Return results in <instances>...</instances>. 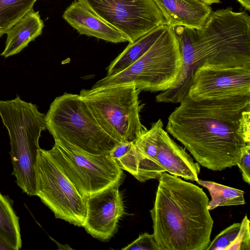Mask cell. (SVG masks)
<instances>
[{
  "label": "cell",
  "mask_w": 250,
  "mask_h": 250,
  "mask_svg": "<svg viewBox=\"0 0 250 250\" xmlns=\"http://www.w3.org/2000/svg\"><path fill=\"white\" fill-rule=\"evenodd\" d=\"M180 104L168 118L167 133L205 168L236 166L250 146V95L199 101L186 96Z\"/></svg>",
  "instance_id": "6da1fadb"
},
{
  "label": "cell",
  "mask_w": 250,
  "mask_h": 250,
  "mask_svg": "<svg viewBox=\"0 0 250 250\" xmlns=\"http://www.w3.org/2000/svg\"><path fill=\"white\" fill-rule=\"evenodd\" d=\"M182 56L179 77L156 97L158 103L177 104L187 95L196 67L250 66V16L231 7L212 11L200 29L174 27Z\"/></svg>",
  "instance_id": "7a4b0ae2"
},
{
  "label": "cell",
  "mask_w": 250,
  "mask_h": 250,
  "mask_svg": "<svg viewBox=\"0 0 250 250\" xmlns=\"http://www.w3.org/2000/svg\"><path fill=\"white\" fill-rule=\"evenodd\" d=\"M150 210L152 234L160 250H206L213 221L208 198L198 186L161 173Z\"/></svg>",
  "instance_id": "3957f363"
},
{
  "label": "cell",
  "mask_w": 250,
  "mask_h": 250,
  "mask_svg": "<svg viewBox=\"0 0 250 250\" xmlns=\"http://www.w3.org/2000/svg\"><path fill=\"white\" fill-rule=\"evenodd\" d=\"M44 115L36 104L22 100H0V116L7 129L13 170L12 174L23 192L36 195L35 166L41 149L39 139L46 129Z\"/></svg>",
  "instance_id": "277c9868"
},
{
  "label": "cell",
  "mask_w": 250,
  "mask_h": 250,
  "mask_svg": "<svg viewBox=\"0 0 250 250\" xmlns=\"http://www.w3.org/2000/svg\"><path fill=\"white\" fill-rule=\"evenodd\" d=\"M182 67V56L174 27L167 24L140 58L122 71L98 81L91 88L134 85L141 91L161 92L174 84Z\"/></svg>",
  "instance_id": "5b68a950"
},
{
  "label": "cell",
  "mask_w": 250,
  "mask_h": 250,
  "mask_svg": "<svg viewBox=\"0 0 250 250\" xmlns=\"http://www.w3.org/2000/svg\"><path fill=\"white\" fill-rule=\"evenodd\" d=\"M44 119L54 140H64L90 153L108 155L120 143L103 129L78 94L65 93L56 97Z\"/></svg>",
  "instance_id": "8992f818"
},
{
  "label": "cell",
  "mask_w": 250,
  "mask_h": 250,
  "mask_svg": "<svg viewBox=\"0 0 250 250\" xmlns=\"http://www.w3.org/2000/svg\"><path fill=\"white\" fill-rule=\"evenodd\" d=\"M141 91L125 85L83 89L79 95L106 133L120 142H133L147 129L140 116Z\"/></svg>",
  "instance_id": "52a82bcc"
},
{
  "label": "cell",
  "mask_w": 250,
  "mask_h": 250,
  "mask_svg": "<svg viewBox=\"0 0 250 250\" xmlns=\"http://www.w3.org/2000/svg\"><path fill=\"white\" fill-rule=\"evenodd\" d=\"M54 141L48 153L84 199L123 182L124 172L108 155L90 153L64 140Z\"/></svg>",
  "instance_id": "ba28073f"
},
{
  "label": "cell",
  "mask_w": 250,
  "mask_h": 250,
  "mask_svg": "<svg viewBox=\"0 0 250 250\" xmlns=\"http://www.w3.org/2000/svg\"><path fill=\"white\" fill-rule=\"evenodd\" d=\"M35 172L36 196L56 218L83 227L86 216L85 199L47 150H39Z\"/></svg>",
  "instance_id": "9c48e42d"
},
{
  "label": "cell",
  "mask_w": 250,
  "mask_h": 250,
  "mask_svg": "<svg viewBox=\"0 0 250 250\" xmlns=\"http://www.w3.org/2000/svg\"><path fill=\"white\" fill-rule=\"evenodd\" d=\"M133 42L167 24L153 0H78Z\"/></svg>",
  "instance_id": "30bf717a"
},
{
  "label": "cell",
  "mask_w": 250,
  "mask_h": 250,
  "mask_svg": "<svg viewBox=\"0 0 250 250\" xmlns=\"http://www.w3.org/2000/svg\"><path fill=\"white\" fill-rule=\"evenodd\" d=\"M133 143L144 156L160 165L166 172L185 180H198L200 165L170 137L161 119L153 123Z\"/></svg>",
  "instance_id": "8fae6325"
},
{
  "label": "cell",
  "mask_w": 250,
  "mask_h": 250,
  "mask_svg": "<svg viewBox=\"0 0 250 250\" xmlns=\"http://www.w3.org/2000/svg\"><path fill=\"white\" fill-rule=\"evenodd\" d=\"M250 95V66L220 67L203 63L194 72L187 95L195 101Z\"/></svg>",
  "instance_id": "7c38bea8"
},
{
  "label": "cell",
  "mask_w": 250,
  "mask_h": 250,
  "mask_svg": "<svg viewBox=\"0 0 250 250\" xmlns=\"http://www.w3.org/2000/svg\"><path fill=\"white\" fill-rule=\"evenodd\" d=\"M119 187L112 186L85 199L86 232L102 241H108L117 231L118 223L125 214L123 196Z\"/></svg>",
  "instance_id": "4fadbf2b"
},
{
  "label": "cell",
  "mask_w": 250,
  "mask_h": 250,
  "mask_svg": "<svg viewBox=\"0 0 250 250\" xmlns=\"http://www.w3.org/2000/svg\"><path fill=\"white\" fill-rule=\"evenodd\" d=\"M63 19L80 35L94 37L106 42L120 43L128 38L94 14L79 0H74L64 11Z\"/></svg>",
  "instance_id": "5bb4252c"
},
{
  "label": "cell",
  "mask_w": 250,
  "mask_h": 250,
  "mask_svg": "<svg viewBox=\"0 0 250 250\" xmlns=\"http://www.w3.org/2000/svg\"><path fill=\"white\" fill-rule=\"evenodd\" d=\"M167 24L200 29L212 11L201 0H153Z\"/></svg>",
  "instance_id": "9a60e30c"
},
{
  "label": "cell",
  "mask_w": 250,
  "mask_h": 250,
  "mask_svg": "<svg viewBox=\"0 0 250 250\" xmlns=\"http://www.w3.org/2000/svg\"><path fill=\"white\" fill-rule=\"evenodd\" d=\"M43 27L39 12L31 10L7 31L5 47L0 55L7 58L18 54L41 35Z\"/></svg>",
  "instance_id": "2e32d148"
},
{
  "label": "cell",
  "mask_w": 250,
  "mask_h": 250,
  "mask_svg": "<svg viewBox=\"0 0 250 250\" xmlns=\"http://www.w3.org/2000/svg\"><path fill=\"white\" fill-rule=\"evenodd\" d=\"M167 25V24L161 25L133 42H129L107 67L106 76L113 75L122 71L140 58L154 44Z\"/></svg>",
  "instance_id": "e0dca14e"
},
{
  "label": "cell",
  "mask_w": 250,
  "mask_h": 250,
  "mask_svg": "<svg viewBox=\"0 0 250 250\" xmlns=\"http://www.w3.org/2000/svg\"><path fill=\"white\" fill-rule=\"evenodd\" d=\"M115 161L121 169L129 172L141 182L158 179L162 173L166 172L160 165L140 152L133 142L127 152Z\"/></svg>",
  "instance_id": "ac0fdd59"
},
{
  "label": "cell",
  "mask_w": 250,
  "mask_h": 250,
  "mask_svg": "<svg viewBox=\"0 0 250 250\" xmlns=\"http://www.w3.org/2000/svg\"><path fill=\"white\" fill-rule=\"evenodd\" d=\"M206 250H250V220L248 216L241 223H235L219 233Z\"/></svg>",
  "instance_id": "d6986e66"
},
{
  "label": "cell",
  "mask_w": 250,
  "mask_h": 250,
  "mask_svg": "<svg viewBox=\"0 0 250 250\" xmlns=\"http://www.w3.org/2000/svg\"><path fill=\"white\" fill-rule=\"evenodd\" d=\"M0 236L13 248L19 250L22 242L19 218L8 199L0 193Z\"/></svg>",
  "instance_id": "ffe728a7"
},
{
  "label": "cell",
  "mask_w": 250,
  "mask_h": 250,
  "mask_svg": "<svg viewBox=\"0 0 250 250\" xmlns=\"http://www.w3.org/2000/svg\"><path fill=\"white\" fill-rule=\"evenodd\" d=\"M197 183L208 191L211 200L208 202L209 210L218 207L243 205L246 203L244 191L214 182L198 179Z\"/></svg>",
  "instance_id": "44dd1931"
},
{
  "label": "cell",
  "mask_w": 250,
  "mask_h": 250,
  "mask_svg": "<svg viewBox=\"0 0 250 250\" xmlns=\"http://www.w3.org/2000/svg\"><path fill=\"white\" fill-rule=\"evenodd\" d=\"M37 0H0V38L26 13Z\"/></svg>",
  "instance_id": "7402d4cb"
},
{
  "label": "cell",
  "mask_w": 250,
  "mask_h": 250,
  "mask_svg": "<svg viewBox=\"0 0 250 250\" xmlns=\"http://www.w3.org/2000/svg\"><path fill=\"white\" fill-rule=\"evenodd\" d=\"M124 250H160L152 234L144 233L131 243L122 249Z\"/></svg>",
  "instance_id": "603a6c76"
},
{
  "label": "cell",
  "mask_w": 250,
  "mask_h": 250,
  "mask_svg": "<svg viewBox=\"0 0 250 250\" xmlns=\"http://www.w3.org/2000/svg\"><path fill=\"white\" fill-rule=\"evenodd\" d=\"M241 172L243 180L250 184V146H248L237 165Z\"/></svg>",
  "instance_id": "cb8c5ba5"
},
{
  "label": "cell",
  "mask_w": 250,
  "mask_h": 250,
  "mask_svg": "<svg viewBox=\"0 0 250 250\" xmlns=\"http://www.w3.org/2000/svg\"><path fill=\"white\" fill-rule=\"evenodd\" d=\"M132 145L131 142H120L110 151L108 155L114 160L119 158L127 152Z\"/></svg>",
  "instance_id": "d4e9b609"
},
{
  "label": "cell",
  "mask_w": 250,
  "mask_h": 250,
  "mask_svg": "<svg viewBox=\"0 0 250 250\" xmlns=\"http://www.w3.org/2000/svg\"><path fill=\"white\" fill-rule=\"evenodd\" d=\"M0 250H13V248L0 236Z\"/></svg>",
  "instance_id": "484cf974"
},
{
  "label": "cell",
  "mask_w": 250,
  "mask_h": 250,
  "mask_svg": "<svg viewBox=\"0 0 250 250\" xmlns=\"http://www.w3.org/2000/svg\"><path fill=\"white\" fill-rule=\"evenodd\" d=\"M246 10L250 11V0H236Z\"/></svg>",
  "instance_id": "4316f807"
},
{
  "label": "cell",
  "mask_w": 250,
  "mask_h": 250,
  "mask_svg": "<svg viewBox=\"0 0 250 250\" xmlns=\"http://www.w3.org/2000/svg\"><path fill=\"white\" fill-rule=\"evenodd\" d=\"M205 3L210 5L213 3H218L220 2L221 0H201Z\"/></svg>",
  "instance_id": "83f0119b"
}]
</instances>
